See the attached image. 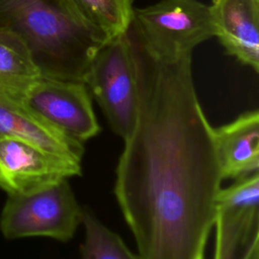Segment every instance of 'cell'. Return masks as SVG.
<instances>
[{"label": "cell", "instance_id": "obj_1", "mask_svg": "<svg viewBox=\"0 0 259 259\" xmlns=\"http://www.w3.org/2000/svg\"><path fill=\"white\" fill-rule=\"evenodd\" d=\"M126 34L139 102L116 167L117 202L141 259H204L223 177L192 53L156 54Z\"/></svg>", "mask_w": 259, "mask_h": 259}, {"label": "cell", "instance_id": "obj_2", "mask_svg": "<svg viewBox=\"0 0 259 259\" xmlns=\"http://www.w3.org/2000/svg\"><path fill=\"white\" fill-rule=\"evenodd\" d=\"M0 26L27 47L44 77L83 82L106 40L82 24L63 0H0Z\"/></svg>", "mask_w": 259, "mask_h": 259}, {"label": "cell", "instance_id": "obj_3", "mask_svg": "<svg viewBox=\"0 0 259 259\" xmlns=\"http://www.w3.org/2000/svg\"><path fill=\"white\" fill-rule=\"evenodd\" d=\"M112 131L123 140L133 131L138 114V84L126 32L103 42L83 77Z\"/></svg>", "mask_w": 259, "mask_h": 259}, {"label": "cell", "instance_id": "obj_4", "mask_svg": "<svg viewBox=\"0 0 259 259\" xmlns=\"http://www.w3.org/2000/svg\"><path fill=\"white\" fill-rule=\"evenodd\" d=\"M79 205L68 179L28 194L7 195L0 231L8 240L49 237L69 241L81 223Z\"/></svg>", "mask_w": 259, "mask_h": 259}, {"label": "cell", "instance_id": "obj_5", "mask_svg": "<svg viewBox=\"0 0 259 259\" xmlns=\"http://www.w3.org/2000/svg\"><path fill=\"white\" fill-rule=\"evenodd\" d=\"M128 29L160 55L192 53L215 32L210 5L198 0H160L135 8Z\"/></svg>", "mask_w": 259, "mask_h": 259}, {"label": "cell", "instance_id": "obj_6", "mask_svg": "<svg viewBox=\"0 0 259 259\" xmlns=\"http://www.w3.org/2000/svg\"><path fill=\"white\" fill-rule=\"evenodd\" d=\"M213 226V259H259V174L221 189Z\"/></svg>", "mask_w": 259, "mask_h": 259}, {"label": "cell", "instance_id": "obj_7", "mask_svg": "<svg viewBox=\"0 0 259 259\" xmlns=\"http://www.w3.org/2000/svg\"><path fill=\"white\" fill-rule=\"evenodd\" d=\"M18 100L41 120L78 142L84 143L100 131L83 82L40 76Z\"/></svg>", "mask_w": 259, "mask_h": 259}, {"label": "cell", "instance_id": "obj_8", "mask_svg": "<svg viewBox=\"0 0 259 259\" xmlns=\"http://www.w3.org/2000/svg\"><path fill=\"white\" fill-rule=\"evenodd\" d=\"M81 174V161L17 137L0 138V188L28 194Z\"/></svg>", "mask_w": 259, "mask_h": 259}, {"label": "cell", "instance_id": "obj_9", "mask_svg": "<svg viewBox=\"0 0 259 259\" xmlns=\"http://www.w3.org/2000/svg\"><path fill=\"white\" fill-rule=\"evenodd\" d=\"M214 36L226 53L259 72V0H211Z\"/></svg>", "mask_w": 259, "mask_h": 259}, {"label": "cell", "instance_id": "obj_10", "mask_svg": "<svg viewBox=\"0 0 259 259\" xmlns=\"http://www.w3.org/2000/svg\"><path fill=\"white\" fill-rule=\"evenodd\" d=\"M213 137L223 180H237L258 172V110L247 111L232 122L213 127Z\"/></svg>", "mask_w": 259, "mask_h": 259}, {"label": "cell", "instance_id": "obj_11", "mask_svg": "<svg viewBox=\"0 0 259 259\" xmlns=\"http://www.w3.org/2000/svg\"><path fill=\"white\" fill-rule=\"evenodd\" d=\"M17 137L27 140L48 151L81 161L83 143L54 128L21 101L0 90V138Z\"/></svg>", "mask_w": 259, "mask_h": 259}, {"label": "cell", "instance_id": "obj_12", "mask_svg": "<svg viewBox=\"0 0 259 259\" xmlns=\"http://www.w3.org/2000/svg\"><path fill=\"white\" fill-rule=\"evenodd\" d=\"M73 15L104 40L127 31L133 0H63Z\"/></svg>", "mask_w": 259, "mask_h": 259}, {"label": "cell", "instance_id": "obj_13", "mask_svg": "<svg viewBox=\"0 0 259 259\" xmlns=\"http://www.w3.org/2000/svg\"><path fill=\"white\" fill-rule=\"evenodd\" d=\"M40 76L21 38L0 26V90L19 99Z\"/></svg>", "mask_w": 259, "mask_h": 259}, {"label": "cell", "instance_id": "obj_14", "mask_svg": "<svg viewBox=\"0 0 259 259\" xmlns=\"http://www.w3.org/2000/svg\"><path fill=\"white\" fill-rule=\"evenodd\" d=\"M81 223L85 228L81 259H141L127 248L116 233L104 226L88 208H83Z\"/></svg>", "mask_w": 259, "mask_h": 259}]
</instances>
